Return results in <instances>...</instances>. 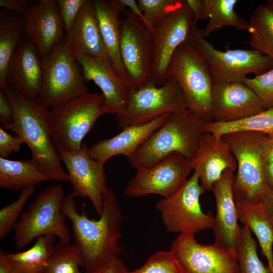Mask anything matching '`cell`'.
<instances>
[{"instance_id": "obj_1", "label": "cell", "mask_w": 273, "mask_h": 273, "mask_svg": "<svg viewBox=\"0 0 273 273\" xmlns=\"http://www.w3.org/2000/svg\"><path fill=\"white\" fill-rule=\"evenodd\" d=\"M77 210L75 197L65 196L62 211L72 224L73 244L83 257L86 273H92L119 258L122 214L113 191L107 188L103 195V210L98 220Z\"/></svg>"}, {"instance_id": "obj_2", "label": "cell", "mask_w": 273, "mask_h": 273, "mask_svg": "<svg viewBox=\"0 0 273 273\" xmlns=\"http://www.w3.org/2000/svg\"><path fill=\"white\" fill-rule=\"evenodd\" d=\"M14 111V119L6 129L20 136L29 147L31 159L48 180L68 181L52 141L48 109L38 100L29 99L9 88L4 92Z\"/></svg>"}, {"instance_id": "obj_3", "label": "cell", "mask_w": 273, "mask_h": 273, "mask_svg": "<svg viewBox=\"0 0 273 273\" xmlns=\"http://www.w3.org/2000/svg\"><path fill=\"white\" fill-rule=\"evenodd\" d=\"M207 122L188 109L169 114L129 159L131 165L136 170L149 167L173 153L192 162Z\"/></svg>"}, {"instance_id": "obj_4", "label": "cell", "mask_w": 273, "mask_h": 273, "mask_svg": "<svg viewBox=\"0 0 273 273\" xmlns=\"http://www.w3.org/2000/svg\"><path fill=\"white\" fill-rule=\"evenodd\" d=\"M105 113L103 95L89 92L49 110L51 136L57 151L80 150L84 138Z\"/></svg>"}, {"instance_id": "obj_5", "label": "cell", "mask_w": 273, "mask_h": 273, "mask_svg": "<svg viewBox=\"0 0 273 273\" xmlns=\"http://www.w3.org/2000/svg\"><path fill=\"white\" fill-rule=\"evenodd\" d=\"M169 77L177 84L187 109L206 122H212L213 78L203 57L187 39L173 55Z\"/></svg>"}, {"instance_id": "obj_6", "label": "cell", "mask_w": 273, "mask_h": 273, "mask_svg": "<svg viewBox=\"0 0 273 273\" xmlns=\"http://www.w3.org/2000/svg\"><path fill=\"white\" fill-rule=\"evenodd\" d=\"M64 197L61 184L47 187L37 194L14 227V241L18 248L45 235H53L60 241L70 243V229L62 211Z\"/></svg>"}, {"instance_id": "obj_7", "label": "cell", "mask_w": 273, "mask_h": 273, "mask_svg": "<svg viewBox=\"0 0 273 273\" xmlns=\"http://www.w3.org/2000/svg\"><path fill=\"white\" fill-rule=\"evenodd\" d=\"M203 57L214 84L243 83L249 74L260 75L273 67V59L254 49H215L201 34V29L193 24L187 38Z\"/></svg>"}, {"instance_id": "obj_8", "label": "cell", "mask_w": 273, "mask_h": 273, "mask_svg": "<svg viewBox=\"0 0 273 273\" xmlns=\"http://www.w3.org/2000/svg\"><path fill=\"white\" fill-rule=\"evenodd\" d=\"M266 135L245 131L229 133L221 138L228 145L237 163L233 186L235 201L261 202L271 189L264 178L261 154L262 142Z\"/></svg>"}, {"instance_id": "obj_9", "label": "cell", "mask_w": 273, "mask_h": 273, "mask_svg": "<svg viewBox=\"0 0 273 273\" xmlns=\"http://www.w3.org/2000/svg\"><path fill=\"white\" fill-rule=\"evenodd\" d=\"M42 83L37 99L48 109L89 92L66 35L42 58Z\"/></svg>"}, {"instance_id": "obj_10", "label": "cell", "mask_w": 273, "mask_h": 273, "mask_svg": "<svg viewBox=\"0 0 273 273\" xmlns=\"http://www.w3.org/2000/svg\"><path fill=\"white\" fill-rule=\"evenodd\" d=\"M205 192L194 171L179 190L158 201L156 208L168 232L194 234L212 228L213 213L211 211L204 212L200 203V196Z\"/></svg>"}, {"instance_id": "obj_11", "label": "cell", "mask_w": 273, "mask_h": 273, "mask_svg": "<svg viewBox=\"0 0 273 273\" xmlns=\"http://www.w3.org/2000/svg\"><path fill=\"white\" fill-rule=\"evenodd\" d=\"M181 92L172 78L161 86L149 81L139 88L130 87L127 106L116 115L121 128L141 125L165 114L187 110Z\"/></svg>"}, {"instance_id": "obj_12", "label": "cell", "mask_w": 273, "mask_h": 273, "mask_svg": "<svg viewBox=\"0 0 273 273\" xmlns=\"http://www.w3.org/2000/svg\"><path fill=\"white\" fill-rule=\"evenodd\" d=\"M192 11L186 0L164 16L151 33L152 62L150 81L157 86L169 78L171 59L178 47L186 41L193 26Z\"/></svg>"}, {"instance_id": "obj_13", "label": "cell", "mask_w": 273, "mask_h": 273, "mask_svg": "<svg viewBox=\"0 0 273 273\" xmlns=\"http://www.w3.org/2000/svg\"><path fill=\"white\" fill-rule=\"evenodd\" d=\"M170 250L184 273H239L236 251L215 242L201 244L193 234H179Z\"/></svg>"}, {"instance_id": "obj_14", "label": "cell", "mask_w": 273, "mask_h": 273, "mask_svg": "<svg viewBox=\"0 0 273 273\" xmlns=\"http://www.w3.org/2000/svg\"><path fill=\"white\" fill-rule=\"evenodd\" d=\"M121 18L120 54L130 86L139 88L150 81L152 62L151 33L131 10Z\"/></svg>"}, {"instance_id": "obj_15", "label": "cell", "mask_w": 273, "mask_h": 273, "mask_svg": "<svg viewBox=\"0 0 273 273\" xmlns=\"http://www.w3.org/2000/svg\"><path fill=\"white\" fill-rule=\"evenodd\" d=\"M136 170L125 189L127 196L138 198L155 194L166 198L181 187L193 167L183 155L173 153L149 167Z\"/></svg>"}, {"instance_id": "obj_16", "label": "cell", "mask_w": 273, "mask_h": 273, "mask_svg": "<svg viewBox=\"0 0 273 273\" xmlns=\"http://www.w3.org/2000/svg\"><path fill=\"white\" fill-rule=\"evenodd\" d=\"M87 145L82 144L80 150L69 152L58 150L61 160L67 170L68 181L72 187V194L76 198L87 197L96 213L103 210V195L107 188L104 164L89 157Z\"/></svg>"}, {"instance_id": "obj_17", "label": "cell", "mask_w": 273, "mask_h": 273, "mask_svg": "<svg viewBox=\"0 0 273 273\" xmlns=\"http://www.w3.org/2000/svg\"><path fill=\"white\" fill-rule=\"evenodd\" d=\"M23 18L25 39L35 46L42 58L47 57L65 36L56 1H37Z\"/></svg>"}, {"instance_id": "obj_18", "label": "cell", "mask_w": 273, "mask_h": 273, "mask_svg": "<svg viewBox=\"0 0 273 273\" xmlns=\"http://www.w3.org/2000/svg\"><path fill=\"white\" fill-rule=\"evenodd\" d=\"M264 110L258 96L244 83L214 84L211 99L212 122L236 121Z\"/></svg>"}, {"instance_id": "obj_19", "label": "cell", "mask_w": 273, "mask_h": 273, "mask_svg": "<svg viewBox=\"0 0 273 273\" xmlns=\"http://www.w3.org/2000/svg\"><path fill=\"white\" fill-rule=\"evenodd\" d=\"M235 172L225 170L212 186L216 212L212 229L217 242L236 252L241 238L242 227L238 217L233 186Z\"/></svg>"}, {"instance_id": "obj_20", "label": "cell", "mask_w": 273, "mask_h": 273, "mask_svg": "<svg viewBox=\"0 0 273 273\" xmlns=\"http://www.w3.org/2000/svg\"><path fill=\"white\" fill-rule=\"evenodd\" d=\"M40 57L35 46L23 39L8 66L6 80L10 89L29 99H38L43 78Z\"/></svg>"}, {"instance_id": "obj_21", "label": "cell", "mask_w": 273, "mask_h": 273, "mask_svg": "<svg viewBox=\"0 0 273 273\" xmlns=\"http://www.w3.org/2000/svg\"><path fill=\"white\" fill-rule=\"evenodd\" d=\"M74 57L82 67L84 80L94 81L102 90L105 113H122L128 104L130 85L116 75L108 62L85 55Z\"/></svg>"}, {"instance_id": "obj_22", "label": "cell", "mask_w": 273, "mask_h": 273, "mask_svg": "<svg viewBox=\"0 0 273 273\" xmlns=\"http://www.w3.org/2000/svg\"><path fill=\"white\" fill-rule=\"evenodd\" d=\"M191 162L205 191H212L213 185L225 170L235 172L237 169L236 158L226 142L206 131Z\"/></svg>"}, {"instance_id": "obj_23", "label": "cell", "mask_w": 273, "mask_h": 273, "mask_svg": "<svg viewBox=\"0 0 273 273\" xmlns=\"http://www.w3.org/2000/svg\"><path fill=\"white\" fill-rule=\"evenodd\" d=\"M169 114L161 116L148 123L128 126L115 136L99 140L87 147L92 159L103 164L111 157L124 155L129 159L139 147L163 123Z\"/></svg>"}, {"instance_id": "obj_24", "label": "cell", "mask_w": 273, "mask_h": 273, "mask_svg": "<svg viewBox=\"0 0 273 273\" xmlns=\"http://www.w3.org/2000/svg\"><path fill=\"white\" fill-rule=\"evenodd\" d=\"M65 35L74 56L85 55L110 64L93 1L86 0L71 30Z\"/></svg>"}, {"instance_id": "obj_25", "label": "cell", "mask_w": 273, "mask_h": 273, "mask_svg": "<svg viewBox=\"0 0 273 273\" xmlns=\"http://www.w3.org/2000/svg\"><path fill=\"white\" fill-rule=\"evenodd\" d=\"M99 22L103 39L116 75L129 82L120 54L121 18L125 10L119 0L93 1Z\"/></svg>"}, {"instance_id": "obj_26", "label": "cell", "mask_w": 273, "mask_h": 273, "mask_svg": "<svg viewBox=\"0 0 273 273\" xmlns=\"http://www.w3.org/2000/svg\"><path fill=\"white\" fill-rule=\"evenodd\" d=\"M238 219L256 236L273 273V221L261 202L235 201Z\"/></svg>"}, {"instance_id": "obj_27", "label": "cell", "mask_w": 273, "mask_h": 273, "mask_svg": "<svg viewBox=\"0 0 273 273\" xmlns=\"http://www.w3.org/2000/svg\"><path fill=\"white\" fill-rule=\"evenodd\" d=\"M56 238L53 235L40 236L24 251L12 253L1 250L0 255L14 273H42L49 262Z\"/></svg>"}, {"instance_id": "obj_28", "label": "cell", "mask_w": 273, "mask_h": 273, "mask_svg": "<svg viewBox=\"0 0 273 273\" xmlns=\"http://www.w3.org/2000/svg\"><path fill=\"white\" fill-rule=\"evenodd\" d=\"M23 18L6 9L0 11V86L5 92L9 87L6 74L8 66L17 48L23 39Z\"/></svg>"}, {"instance_id": "obj_29", "label": "cell", "mask_w": 273, "mask_h": 273, "mask_svg": "<svg viewBox=\"0 0 273 273\" xmlns=\"http://www.w3.org/2000/svg\"><path fill=\"white\" fill-rule=\"evenodd\" d=\"M48 181L31 160H15L0 157V187L13 191L34 187Z\"/></svg>"}, {"instance_id": "obj_30", "label": "cell", "mask_w": 273, "mask_h": 273, "mask_svg": "<svg viewBox=\"0 0 273 273\" xmlns=\"http://www.w3.org/2000/svg\"><path fill=\"white\" fill-rule=\"evenodd\" d=\"M248 22L250 36L246 43L273 59V8L267 3L260 4L253 11Z\"/></svg>"}, {"instance_id": "obj_31", "label": "cell", "mask_w": 273, "mask_h": 273, "mask_svg": "<svg viewBox=\"0 0 273 273\" xmlns=\"http://www.w3.org/2000/svg\"><path fill=\"white\" fill-rule=\"evenodd\" d=\"M205 129L218 140L225 134L238 131H255L273 134V107L236 121L207 122Z\"/></svg>"}, {"instance_id": "obj_32", "label": "cell", "mask_w": 273, "mask_h": 273, "mask_svg": "<svg viewBox=\"0 0 273 273\" xmlns=\"http://www.w3.org/2000/svg\"><path fill=\"white\" fill-rule=\"evenodd\" d=\"M208 11V22L201 34L208 37L215 30L224 27H233L237 29L247 30L249 24L235 11L237 0H206Z\"/></svg>"}, {"instance_id": "obj_33", "label": "cell", "mask_w": 273, "mask_h": 273, "mask_svg": "<svg viewBox=\"0 0 273 273\" xmlns=\"http://www.w3.org/2000/svg\"><path fill=\"white\" fill-rule=\"evenodd\" d=\"M84 266L82 254L73 243L59 241L55 244L49 262L42 273H81Z\"/></svg>"}, {"instance_id": "obj_34", "label": "cell", "mask_w": 273, "mask_h": 273, "mask_svg": "<svg viewBox=\"0 0 273 273\" xmlns=\"http://www.w3.org/2000/svg\"><path fill=\"white\" fill-rule=\"evenodd\" d=\"M251 233L247 227H242L236 251L239 273H271L268 266H265L258 256L257 243Z\"/></svg>"}, {"instance_id": "obj_35", "label": "cell", "mask_w": 273, "mask_h": 273, "mask_svg": "<svg viewBox=\"0 0 273 273\" xmlns=\"http://www.w3.org/2000/svg\"><path fill=\"white\" fill-rule=\"evenodd\" d=\"M34 187L21 191L17 200L0 210V240H3L15 226L23 212L24 208L32 196Z\"/></svg>"}, {"instance_id": "obj_36", "label": "cell", "mask_w": 273, "mask_h": 273, "mask_svg": "<svg viewBox=\"0 0 273 273\" xmlns=\"http://www.w3.org/2000/svg\"><path fill=\"white\" fill-rule=\"evenodd\" d=\"M125 273H184L170 250L153 253L139 268Z\"/></svg>"}, {"instance_id": "obj_37", "label": "cell", "mask_w": 273, "mask_h": 273, "mask_svg": "<svg viewBox=\"0 0 273 273\" xmlns=\"http://www.w3.org/2000/svg\"><path fill=\"white\" fill-rule=\"evenodd\" d=\"M183 0H139L138 5L151 32L154 26L167 13L178 7Z\"/></svg>"}, {"instance_id": "obj_38", "label": "cell", "mask_w": 273, "mask_h": 273, "mask_svg": "<svg viewBox=\"0 0 273 273\" xmlns=\"http://www.w3.org/2000/svg\"><path fill=\"white\" fill-rule=\"evenodd\" d=\"M243 83L255 93L265 109L273 107V67L254 78L247 77Z\"/></svg>"}, {"instance_id": "obj_39", "label": "cell", "mask_w": 273, "mask_h": 273, "mask_svg": "<svg viewBox=\"0 0 273 273\" xmlns=\"http://www.w3.org/2000/svg\"><path fill=\"white\" fill-rule=\"evenodd\" d=\"M86 0H57L59 12L65 34L69 33L85 3Z\"/></svg>"}, {"instance_id": "obj_40", "label": "cell", "mask_w": 273, "mask_h": 273, "mask_svg": "<svg viewBox=\"0 0 273 273\" xmlns=\"http://www.w3.org/2000/svg\"><path fill=\"white\" fill-rule=\"evenodd\" d=\"M24 142L20 136L13 135L5 130L4 128H0V157L7 158L14 152L19 151L20 148Z\"/></svg>"}, {"instance_id": "obj_41", "label": "cell", "mask_w": 273, "mask_h": 273, "mask_svg": "<svg viewBox=\"0 0 273 273\" xmlns=\"http://www.w3.org/2000/svg\"><path fill=\"white\" fill-rule=\"evenodd\" d=\"M14 111L7 95L0 91V122L3 128H6L13 121Z\"/></svg>"}, {"instance_id": "obj_42", "label": "cell", "mask_w": 273, "mask_h": 273, "mask_svg": "<svg viewBox=\"0 0 273 273\" xmlns=\"http://www.w3.org/2000/svg\"><path fill=\"white\" fill-rule=\"evenodd\" d=\"M193 14V24L197 25L200 20H208V11L206 0H186Z\"/></svg>"}, {"instance_id": "obj_43", "label": "cell", "mask_w": 273, "mask_h": 273, "mask_svg": "<svg viewBox=\"0 0 273 273\" xmlns=\"http://www.w3.org/2000/svg\"><path fill=\"white\" fill-rule=\"evenodd\" d=\"M33 4L28 0H0L2 9L12 11L23 17Z\"/></svg>"}, {"instance_id": "obj_44", "label": "cell", "mask_w": 273, "mask_h": 273, "mask_svg": "<svg viewBox=\"0 0 273 273\" xmlns=\"http://www.w3.org/2000/svg\"><path fill=\"white\" fill-rule=\"evenodd\" d=\"M263 162L273 164V134H266L264 138L261 147Z\"/></svg>"}, {"instance_id": "obj_45", "label": "cell", "mask_w": 273, "mask_h": 273, "mask_svg": "<svg viewBox=\"0 0 273 273\" xmlns=\"http://www.w3.org/2000/svg\"><path fill=\"white\" fill-rule=\"evenodd\" d=\"M127 270L125 263L119 258L92 273H125Z\"/></svg>"}, {"instance_id": "obj_46", "label": "cell", "mask_w": 273, "mask_h": 273, "mask_svg": "<svg viewBox=\"0 0 273 273\" xmlns=\"http://www.w3.org/2000/svg\"><path fill=\"white\" fill-rule=\"evenodd\" d=\"M122 4L125 8H128L135 15H136L144 23L146 24L145 19L143 12L141 10L138 2L134 0H120Z\"/></svg>"}, {"instance_id": "obj_47", "label": "cell", "mask_w": 273, "mask_h": 273, "mask_svg": "<svg viewBox=\"0 0 273 273\" xmlns=\"http://www.w3.org/2000/svg\"><path fill=\"white\" fill-rule=\"evenodd\" d=\"M261 203L273 221V190L270 189L263 197Z\"/></svg>"}, {"instance_id": "obj_48", "label": "cell", "mask_w": 273, "mask_h": 273, "mask_svg": "<svg viewBox=\"0 0 273 273\" xmlns=\"http://www.w3.org/2000/svg\"><path fill=\"white\" fill-rule=\"evenodd\" d=\"M263 172L266 183L273 190V164L263 162Z\"/></svg>"}, {"instance_id": "obj_49", "label": "cell", "mask_w": 273, "mask_h": 273, "mask_svg": "<svg viewBox=\"0 0 273 273\" xmlns=\"http://www.w3.org/2000/svg\"><path fill=\"white\" fill-rule=\"evenodd\" d=\"M0 273H14L8 266L4 258L0 255Z\"/></svg>"}, {"instance_id": "obj_50", "label": "cell", "mask_w": 273, "mask_h": 273, "mask_svg": "<svg viewBox=\"0 0 273 273\" xmlns=\"http://www.w3.org/2000/svg\"><path fill=\"white\" fill-rule=\"evenodd\" d=\"M267 4L270 6L271 8H273V0H269L267 2Z\"/></svg>"}]
</instances>
